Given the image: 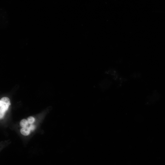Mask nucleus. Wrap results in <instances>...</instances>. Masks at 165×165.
Returning <instances> with one entry per match:
<instances>
[{
    "label": "nucleus",
    "instance_id": "3",
    "mask_svg": "<svg viewBox=\"0 0 165 165\" xmlns=\"http://www.w3.org/2000/svg\"><path fill=\"white\" fill-rule=\"evenodd\" d=\"M28 123L27 120L25 119H23L20 122V125L21 127H26L28 125Z\"/></svg>",
    "mask_w": 165,
    "mask_h": 165
},
{
    "label": "nucleus",
    "instance_id": "5",
    "mask_svg": "<svg viewBox=\"0 0 165 165\" xmlns=\"http://www.w3.org/2000/svg\"><path fill=\"white\" fill-rule=\"evenodd\" d=\"M29 128L30 130H33L35 129V126L31 124L30 125Z\"/></svg>",
    "mask_w": 165,
    "mask_h": 165
},
{
    "label": "nucleus",
    "instance_id": "2",
    "mask_svg": "<svg viewBox=\"0 0 165 165\" xmlns=\"http://www.w3.org/2000/svg\"><path fill=\"white\" fill-rule=\"evenodd\" d=\"M30 130L29 128L26 127H22L20 130L21 133L23 135L27 136L29 134Z\"/></svg>",
    "mask_w": 165,
    "mask_h": 165
},
{
    "label": "nucleus",
    "instance_id": "4",
    "mask_svg": "<svg viewBox=\"0 0 165 165\" xmlns=\"http://www.w3.org/2000/svg\"><path fill=\"white\" fill-rule=\"evenodd\" d=\"M28 121L29 124H31L35 121V118L32 116H30L28 118Z\"/></svg>",
    "mask_w": 165,
    "mask_h": 165
},
{
    "label": "nucleus",
    "instance_id": "1",
    "mask_svg": "<svg viewBox=\"0 0 165 165\" xmlns=\"http://www.w3.org/2000/svg\"><path fill=\"white\" fill-rule=\"evenodd\" d=\"M10 105L9 99L7 97L2 98L0 100V118H2Z\"/></svg>",
    "mask_w": 165,
    "mask_h": 165
}]
</instances>
